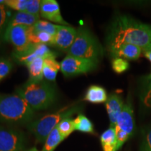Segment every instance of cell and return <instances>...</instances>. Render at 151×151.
Masks as SVG:
<instances>
[{
    "label": "cell",
    "instance_id": "cell-1",
    "mask_svg": "<svg viewBox=\"0 0 151 151\" xmlns=\"http://www.w3.org/2000/svg\"><path fill=\"white\" fill-rule=\"evenodd\" d=\"M107 47L129 43L151 50V24L143 23L128 16L118 15L109 25L106 34Z\"/></svg>",
    "mask_w": 151,
    "mask_h": 151
},
{
    "label": "cell",
    "instance_id": "cell-2",
    "mask_svg": "<svg viewBox=\"0 0 151 151\" xmlns=\"http://www.w3.org/2000/svg\"><path fill=\"white\" fill-rule=\"evenodd\" d=\"M20 95L34 111H41L49 108L57 99V91L53 84L47 81L28 83L16 89Z\"/></svg>",
    "mask_w": 151,
    "mask_h": 151
},
{
    "label": "cell",
    "instance_id": "cell-3",
    "mask_svg": "<svg viewBox=\"0 0 151 151\" xmlns=\"http://www.w3.org/2000/svg\"><path fill=\"white\" fill-rule=\"evenodd\" d=\"M35 113L18 94H0V121L27 125L32 122Z\"/></svg>",
    "mask_w": 151,
    "mask_h": 151
},
{
    "label": "cell",
    "instance_id": "cell-4",
    "mask_svg": "<svg viewBox=\"0 0 151 151\" xmlns=\"http://www.w3.org/2000/svg\"><path fill=\"white\" fill-rule=\"evenodd\" d=\"M67 55L99 62L103 55V48L97 38L86 26L76 28V35Z\"/></svg>",
    "mask_w": 151,
    "mask_h": 151
},
{
    "label": "cell",
    "instance_id": "cell-5",
    "mask_svg": "<svg viewBox=\"0 0 151 151\" xmlns=\"http://www.w3.org/2000/svg\"><path fill=\"white\" fill-rule=\"evenodd\" d=\"M80 109L77 105L67 106L56 112L46 115L31 122L27 124V128L29 132L35 135L36 141L38 143H44L50 132L58 127L63 119L71 118V116L78 112Z\"/></svg>",
    "mask_w": 151,
    "mask_h": 151
},
{
    "label": "cell",
    "instance_id": "cell-6",
    "mask_svg": "<svg viewBox=\"0 0 151 151\" xmlns=\"http://www.w3.org/2000/svg\"><path fill=\"white\" fill-rule=\"evenodd\" d=\"M117 151L120 150L124 143L133 135L135 128L134 111L132 102L129 99L124 104V108L119 116L116 126Z\"/></svg>",
    "mask_w": 151,
    "mask_h": 151
},
{
    "label": "cell",
    "instance_id": "cell-7",
    "mask_svg": "<svg viewBox=\"0 0 151 151\" xmlns=\"http://www.w3.org/2000/svg\"><path fill=\"white\" fill-rule=\"evenodd\" d=\"M98 62L67 55L60 63L61 71L66 77H71L94 70Z\"/></svg>",
    "mask_w": 151,
    "mask_h": 151
},
{
    "label": "cell",
    "instance_id": "cell-8",
    "mask_svg": "<svg viewBox=\"0 0 151 151\" xmlns=\"http://www.w3.org/2000/svg\"><path fill=\"white\" fill-rule=\"evenodd\" d=\"M12 56L17 63L27 66L37 58H42L45 59L48 57H56V55L50 50L47 45L32 43L27 48L20 51L14 50Z\"/></svg>",
    "mask_w": 151,
    "mask_h": 151
},
{
    "label": "cell",
    "instance_id": "cell-9",
    "mask_svg": "<svg viewBox=\"0 0 151 151\" xmlns=\"http://www.w3.org/2000/svg\"><path fill=\"white\" fill-rule=\"evenodd\" d=\"M25 137L21 132L0 127V151H24Z\"/></svg>",
    "mask_w": 151,
    "mask_h": 151
},
{
    "label": "cell",
    "instance_id": "cell-10",
    "mask_svg": "<svg viewBox=\"0 0 151 151\" xmlns=\"http://www.w3.org/2000/svg\"><path fill=\"white\" fill-rule=\"evenodd\" d=\"M29 27L23 25H16L8 27L6 32L4 40L6 42L11 43L16 50H24L30 44Z\"/></svg>",
    "mask_w": 151,
    "mask_h": 151
},
{
    "label": "cell",
    "instance_id": "cell-11",
    "mask_svg": "<svg viewBox=\"0 0 151 151\" xmlns=\"http://www.w3.org/2000/svg\"><path fill=\"white\" fill-rule=\"evenodd\" d=\"M76 29L71 26L59 25L58 31L53 36L51 46L62 51L67 52L74 41Z\"/></svg>",
    "mask_w": 151,
    "mask_h": 151
},
{
    "label": "cell",
    "instance_id": "cell-12",
    "mask_svg": "<svg viewBox=\"0 0 151 151\" xmlns=\"http://www.w3.org/2000/svg\"><path fill=\"white\" fill-rule=\"evenodd\" d=\"M40 16L50 21L69 26V24L64 20L60 12V6L55 0H42L40 4Z\"/></svg>",
    "mask_w": 151,
    "mask_h": 151
},
{
    "label": "cell",
    "instance_id": "cell-13",
    "mask_svg": "<svg viewBox=\"0 0 151 151\" xmlns=\"http://www.w3.org/2000/svg\"><path fill=\"white\" fill-rule=\"evenodd\" d=\"M107 49L113 58H119L126 60H137L143 52L141 48L129 43L107 47Z\"/></svg>",
    "mask_w": 151,
    "mask_h": 151
},
{
    "label": "cell",
    "instance_id": "cell-14",
    "mask_svg": "<svg viewBox=\"0 0 151 151\" xmlns=\"http://www.w3.org/2000/svg\"><path fill=\"white\" fill-rule=\"evenodd\" d=\"M124 106L123 99L118 94L115 93L111 94L108 97V99L106 101V108L110 120L111 127H115L117 120L121 113Z\"/></svg>",
    "mask_w": 151,
    "mask_h": 151
},
{
    "label": "cell",
    "instance_id": "cell-15",
    "mask_svg": "<svg viewBox=\"0 0 151 151\" xmlns=\"http://www.w3.org/2000/svg\"><path fill=\"white\" fill-rule=\"evenodd\" d=\"M39 0H6L5 5L9 9H14L17 12H25L40 16Z\"/></svg>",
    "mask_w": 151,
    "mask_h": 151
},
{
    "label": "cell",
    "instance_id": "cell-16",
    "mask_svg": "<svg viewBox=\"0 0 151 151\" xmlns=\"http://www.w3.org/2000/svg\"><path fill=\"white\" fill-rule=\"evenodd\" d=\"M139 97L141 107L144 110L151 109V77H143L140 81Z\"/></svg>",
    "mask_w": 151,
    "mask_h": 151
},
{
    "label": "cell",
    "instance_id": "cell-17",
    "mask_svg": "<svg viewBox=\"0 0 151 151\" xmlns=\"http://www.w3.org/2000/svg\"><path fill=\"white\" fill-rule=\"evenodd\" d=\"M40 20V16H36L29 13L16 12L11 16L9 26L23 25L27 27H33L36 22Z\"/></svg>",
    "mask_w": 151,
    "mask_h": 151
},
{
    "label": "cell",
    "instance_id": "cell-18",
    "mask_svg": "<svg viewBox=\"0 0 151 151\" xmlns=\"http://www.w3.org/2000/svg\"><path fill=\"white\" fill-rule=\"evenodd\" d=\"M61 70V66L55 60V57H48L43 62V78L48 82H55L58 71Z\"/></svg>",
    "mask_w": 151,
    "mask_h": 151
},
{
    "label": "cell",
    "instance_id": "cell-19",
    "mask_svg": "<svg viewBox=\"0 0 151 151\" xmlns=\"http://www.w3.org/2000/svg\"><path fill=\"white\" fill-rule=\"evenodd\" d=\"M44 58H39L33 60L26 66L29 71L28 83H37L43 81V69Z\"/></svg>",
    "mask_w": 151,
    "mask_h": 151
},
{
    "label": "cell",
    "instance_id": "cell-20",
    "mask_svg": "<svg viewBox=\"0 0 151 151\" xmlns=\"http://www.w3.org/2000/svg\"><path fill=\"white\" fill-rule=\"evenodd\" d=\"M108 96L104 88L98 86H91L87 90L84 100L93 104L106 103Z\"/></svg>",
    "mask_w": 151,
    "mask_h": 151
},
{
    "label": "cell",
    "instance_id": "cell-21",
    "mask_svg": "<svg viewBox=\"0 0 151 151\" xmlns=\"http://www.w3.org/2000/svg\"><path fill=\"white\" fill-rule=\"evenodd\" d=\"M103 151H117V141L115 128L109 127L100 137Z\"/></svg>",
    "mask_w": 151,
    "mask_h": 151
},
{
    "label": "cell",
    "instance_id": "cell-22",
    "mask_svg": "<svg viewBox=\"0 0 151 151\" xmlns=\"http://www.w3.org/2000/svg\"><path fill=\"white\" fill-rule=\"evenodd\" d=\"M12 15L5 4L0 5V46L4 40L6 32L8 28Z\"/></svg>",
    "mask_w": 151,
    "mask_h": 151
},
{
    "label": "cell",
    "instance_id": "cell-23",
    "mask_svg": "<svg viewBox=\"0 0 151 151\" xmlns=\"http://www.w3.org/2000/svg\"><path fill=\"white\" fill-rule=\"evenodd\" d=\"M74 129L77 131L83 133L94 134V125L86 116L83 114H79L75 119H73Z\"/></svg>",
    "mask_w": 151,
    "mask_h": 151
},
{
    "label": "cell",
    "instance_id": "cell-24",
    "mask_svg": "<svg viewBox=\"0 0 151 151\" xmlns=\"http://www.w3.org/2000/svg\"><path fill=\"white\" fill-rule=\"evenodd\" d=\"M63 140H65V139L60 134L58 128H55L45 141L41 151H54L57 146Z\"/></svg>",
    "mask_w": 151,
    "mask_h": 151
},
{
    "label": "cell",
    "instance_id": "cell-25",
    "mask_svg": "<svg viewBox=\"0 0 151 151\" xmlns=\"http://www.w3.org/2000/svg\"><path fill=\"white\" fill-rule=\"evenodd\" d=\"M53 36L46 32H34L32 27L30 28L29 39L31 43L34 44L51 45Z\"/></svg>",
    "mask_w": 151,
    "mask_h": 151
},
{
    "label": "cell",
    "instance_id": "cell-26",
    "mask_svg": "<svg viewBox=\"0 0 151 151\" xmlns=\"http://www.w3.org/2000/svg\"><path fill=\"white\" fill-rule=\"evenodd\" d=\"M59 25L60 24H52L46 20H39L33 27H32V29L34 32H46L54 36L58 31Z\"/></svg>",
    "mask_w": 151,
    "mask_h": 151
},
{
    "label": "cell",
    "instance_id": "cell-27",
    "mask_svg": "<svg viewBox=\"0 0 151 151\" xmlns=\"http://www.w3.org/2000/svg\"><path fill=\"white\" fill-rule=\"evenodd\" d=\"M58 131L64 139H67L72 132L74 131V124L73 120L71 118H67L63 119L58 125Z\"/></svg>",
    "mask_w": 151,
    "mask_h": 151
},
{
    "label": "cell",
    "instance_id": "cell-28",
    "mask_svg": "<svg viewBox=\"0 0 151 151\" xmlns=\"http://www.w3.org/2000/svg\"><path fill=\"white\" fill-rule=\"evenodd\" d=\"M139 151H151V125L143 131Z\"/></svg>",
    "mask_w": 151,
    "mask_h": 151
},
{
    "label": "cell",
    "instance_id": "cell-29",
    "mask_svg": "<svg viewBox=\"0 0 151 151\" xmlns=\"http://www.w3.org/2000/svg\"><path fill=\"white\" fill-rule=\"evenodd\" d=\"M13 69V63L10 60L0 58V82L11 73Z\"/></svg>",
    "mask_w": 151,
    "mask_h": 151
},
{
    "label": "cell",
    "instance_id": "cell-30",
    "mask_svg": "<svg viewBox=\"0 0 151 151\" xmlns=\"http://www.w3.org/2000/svg\"><path fill=\"white\" fill-rule=\"evenodd\" d=\"M129 65L127 60L122 59V58H113L112 60V68L115 72L122 73L129 69Z\"/></svg>",
    "mask_w": 151,
    "mask_h": 151
},
{
    "label": "cell",
    "instance_id": "cell-31",
    "mask_svg": "<svg viewBox=\"0 0 151 151\" xmlns=\"http://www.w3.org/2000/svg\"><path fill=\"white\" fill-rule=\"evenodd\" d=\"M143 52L144 54L145 57L151 62V50H145V51H143Z\"/></svg>",
    "mask_w": 151,
    "mask_h": 151
},
{
    "label": "cell",
    "instance_id": "cell-32",
    "mask_svg": "<svg viewBox=\"0 0 151 151\" xmlns=\"http://www.w3.org/2000/svg\"><path fill=\"white\" fill-rule=\"evenodd\" d=\"M27 151H39V150H38L37 149L35 148V147H34V148H30L29 150H27Z\"/></svg>",
    "mask_w": 151,
    "mask_h": 151
},
{
    "label": "cell",
    "instance_id": "cell-33",
    "mask_svg": "<svg viewBox=\"0 0 151 151\" xmlns=\"http://www.w3.org/2000/svg\"><path fill=\"white\" fill-rule=\"evenodd\" d=\"M5 2H6L5 0H0V5L5 4Z\"/></svg>",
    "mask_w": 151,
    "mask_h": 151
},
{
    "label": "cell",
    "instance_id": "cell-34",
    "mask_svg": "<svg viewBox=\"0 0 151 151\" xmlns=\"http://www.w3.org/2000/svg\"><path fill=\"white\" fill-rule=\"evenodd\" d=\"M148 76H150V77H151V73H150V74H149Z\"/></svg>",
    "mask_w": 151,
    "mask_h": 151
}]
</instances>
